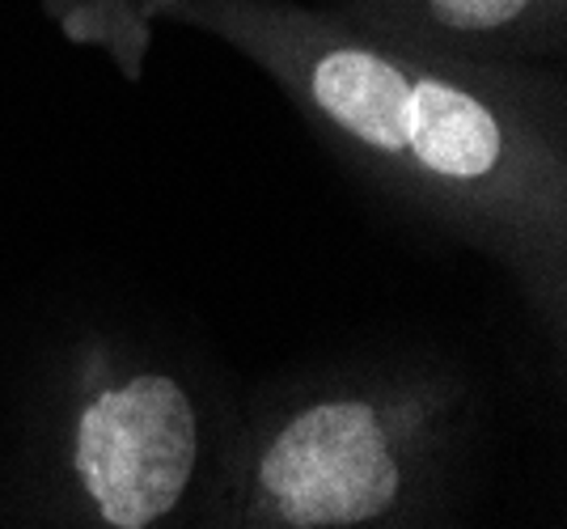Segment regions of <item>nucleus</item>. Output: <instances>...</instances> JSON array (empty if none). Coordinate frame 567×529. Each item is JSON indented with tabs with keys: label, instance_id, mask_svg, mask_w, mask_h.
I'll return each instance as SVG.
<instances>
[{
	"label": "nucleus",
	"instance_id": "obj_4",
	"mask_svg": "<svg viewBox=\"0 0 567 529\" xmlns=\"http://www.w3.org/2000/svg\"><path fill=\"white\" fill-rule=\"evenodd\" d=\"M360 22L471 60H543L567 48V0H364Z\"/></svg>",
	"mask_w": 567,
	"mask_h": 529
},
{
	"label": "nucleus",
	"instance_id": "obj_2",
	"mask_svg": "<svg viewBox=\"0 0 567 529\" xmlns=\"http://www.w3.org/2000/svg\"><path fill=\"white\" fill-rule=\"evenodd\" d=\"M420 411L378 394L309 398L267 436L250 466V526L352 529L390 517L406 496Z\"/></svg>",
	"mask_w": 567,
	"mask_h": 529
},
{
	"label": "nucleus",
	"instance_id": "obj_1",
	"mask_svg": "<svg viewBox=\"0 0 567 529\" xmlns=\"http://www.w3.org/2000/svg\"><path fill=\"white\" fill-rule=\"evenodd\" d=\"M313 123L424 204L504 271L559 331L567 310V153L559 120L504 64L471 60L280 0H178Z\"/></svg>",
	"mask_w": 567,
	"mask_h": 529
},
{
	"label": "nucleus",
	"instance_id": "obj_3",
	"mask_svg": "<svg viewBox=\"0 0 567 529\" xmlns=\"http://www.w3.org/2000/svg\"><path fill=\"white\" fill-rule=\"evenodd\" d=\"M69 466L90 517L111 529L166 521L199 470V411L169 373L97 385L69 436Z\"/></svg>",
	"mask_w": 567,
	"mask_h": 529
}]
</instances>
